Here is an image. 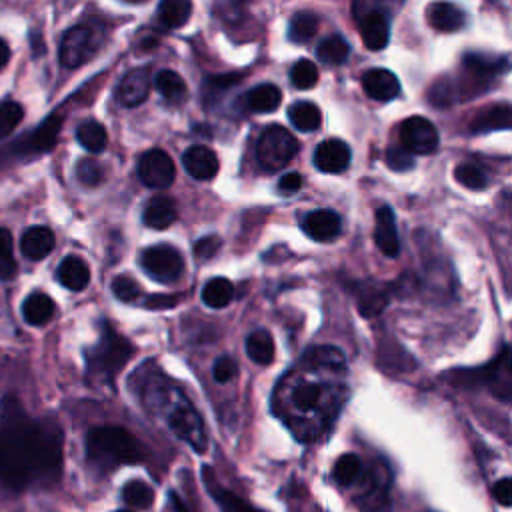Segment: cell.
Listing matches in <instances>:
<instances>
[{
	"mask_svg": "<svg viewBox=\"0 0 512 512\" xmlns=\"http://www.w3.org/2000/svg\"><path fill=\"white\" fill-rule=\"evenodd\" d=\"M454 178L458 184H462L470 190H482L488 186L486 172L476 164H458L454 170Z\"/></svg>",
	"mask_w": 512,
	"mask_h": 512,
	"instance_id": "obj_41",
	"label": "cell"
},
{
	"mask_svg": "<svg viewBox=\"0 0 512 512\" xmlns=\"http://www.w3.org/2000/svg\"><path fill=\"white\" fill-rule=\"evenodd\" d=\"M10 60V46L0 38V70L8 64Z\"/></svg>",
	"mask_w": 512,
	"mask_h": 512,
	"instance_id": "obj_55",
	"label": "cell"
},
{
	"mask_svg": "<svg viewBox=\"0 0 512 512\" xmlns=\"http://www.w3.org/2000/svg\"><path fill=\"white\" fill-rule=\"evenodd\" d=\"M192 14V0H160L158 20L166 28H180Z\"/></svg>",
	"mask_w": 512,
	"mask_h": 512,
	"instance_id": "obj_35",
	"label": "cell"
},
{
	"mask_svg": "<svg viewBox=\"0 0 512 512\" xmlns=\"http://www.w3.org/2000/svg\"><path fill=\"white\" fill-rule=\"evenodd\" d=\"M334 480L340 486H352L362 478V460L356 454H342L332 470Z\"/></svg>",
	"mask_w": 512,
	"mask_h": 512,
	"instance_id": "obj_38",
	"label": "cell"
},
{
	"mask_svg": "<svg viewBox=\"0 0 512 512\" xmlns=\"http://www.w3.org/2000/svg\"><path fill=\"white\" fill-rule=\"evenodd\" d=\"M138 176L144 186L164 190L174 182V162L164 150H148L138 162Z\"/></svg>",
	"mask_w": 512,
	"mask_h": 512,
	"instance_id": "obj_12",
	"label": "cell"
},
{
	"mask_svg": "<svg viewBox=\"0 0 512 512\" xmlns=\"http://www.w3.org/2000/svg\"><path fill=\"white\" fill-rule=\"evenodd\" d=\"M76 178L84 186H98L102 182V178H104V170H102V166L94 158H82L76 164Z\"/></svg>",
	"mask_w": 512,
	"mask_h": 512,
	"instance_id": "obj_47",
	"label": "cell"
},
{
	"mask_svg": "<svg viewBox=\"0 0 512 512\" xmlns=\"http://www.w3.org/2000/svg\"><path fill=\"white\" fill-rule=\"evenodd\" d=\"M182 164L194 180H212L218 172V158L206 146H190L182 156Z\"/></svg>",
	"mask_w": 512,
	"mask_h": 512,
	"instance_id": "obj_21",
	"label": "cell"
},
{
	"mask_svg": "<svg viewBox=\"0 0 512 512\" xmlns=\"http://www.w3.org/2000/svg\"><path fill=\"white\" fill-rule=\"evenodd\" d=\"M112 292L114 296L120 300V302H128V304H134L140 300L142 296V288L140 284L132 278V276H126V274H120L112 280Z\"/></svg>",
	"mask_w": 512,
	"mask_h": 512,
	"instance_id": "obj_45",
	"label": "cell"
},
{
	"mask_svg": "<svg viewBox=\"0 0 512 512\" xmlns=\"http://www.w3.org/2000/svg\"><path fill=\"white\" fill-rule=\"evenodd\" d=\"M122 500L134 508H150L154 502V490L142 480H130L122 488Z\"/></svg>",
	"mask_w": 512,
	"mask_h": 512,
	"instance_id": "obj_40",
	"label": "cell"
},
{
	"mask_svg": "<svg viewBox=\"0 0 512 512\" xmlns=\"http://www.w3.org/2000/svg\"><path fill=\"white\" fill-rule=\"evenodd\" d=\"M288 118L292 122L294 128H298L300 132H314L320 122H322V114H320V108L312 102H294L290 108H288Z\"/></svg>",
	"mask_w": 512,
	"mask_h": 512,
	"instance_id": "obj_33",
	"label": "cell"
},
{
	"mask_svg": "<svg viewBox=\"0 0 512 512\" xmlns=\"http://www.w3.org/2000/svg\"><path fill=\"white\" fill-rule=\"evenodd\" d=\"M220 248H222V238L216 234H208V236H202L200 240H196L194 256L198 262H204V260L214 258L220 252Z\"/></svg>",
	"mask_w": 512,
	"mask_h": 512,
	"instance_id": "obj_49",
	"label": "cell"
},
{
	"mask_svg": "<svg viewBox=\"0 0 512 512\" xmlns=\"http://www.w3.org/2000/svg\"><path fill=\"white\" fill-rule=\"evenodd\" d=\"M302 232L316 242H330L338 238L342 220L334 210H312L300 222Z\"/></svg>",
	"mask_w": 512,
	"mask_h": 512,
	"instance_id": "obj_16",
	"label": "cell"
},
{
	"mask_svg": "<svg viewBox=\"0 0 512 512\" xmlns=\"http://www.w3.org/2000/svg\"><path fill=\"white\" fill-rule=\"evenodd\" d=\"M350 54V44L344 36L340 34H330L326 38L320 40L318 48H316V56L322 64H328V66H336V64H342Z\"/></svg>",
	"mask_w": 512,
	"mask_h": 512,
	"instance_id": "obj_32",
	"label": "cell"
},
{
	"mask_svg": "<svg viewBox=\"0 0 512 512\" xmlns=\"http://www.w3.org/2000/svg\"><path fill=\"white\" fill-rule=\"evenodd\" d=\"M56 276L64 288H68L72 292H80L90 282V268L80 256H66L60 262Z\"/></svg>",
	"mask_w": 512,
	"mask_h": 512,
	"instance_id": "obj_27",
	"label": "cell"
},
{
	"mask_svg": "<svg viewBox=\"0 0 512 512\" xmlns=\"http://www.w3.org/2000/svg\"><path fill=\"white\" fill-rule=\"evenodd\" d=\"M178 296L176 294H152L144 300V306L150 310H164V308H172L178 304Z\"/></svg>",
	"mask_w": 512,
	"mask_h": 512,
	"instance_id": "obj_52",
	"label": "cell"
},
{
	"mask_svg": "<svg viewBox=\"0 0 512 512\" xmlns=\"http://www.w3.org/2000/svg\"><path fill=\"white\" fill-rule=\"evenodd\" d=\"M100 44V34L88 24L70 28L60 42V62L66 68H78L94 56Z\"/></svg>",
	"mask_w": 512,
	"mask_h": 512,
	"instance_id": "obj_10",
	"label": "cell"
},
{
	"mask_svg": "<svg viewBox=\"0 0 512 512\" xmlns=\"http://www.w3.org/2000/svg\"><path fill=\"white\" fill-rule=\"evenodd\" d=\"M318 30V16L312 12H298L292 16L288 24V38L294 44L308 42Z\"/></svg>",
	"mask_w": 512,
	"mask_h": 512,
	"instance_id": "obj_39",
	"label": "cell"
},
{
	"mask_svg": "<svg viewBox=\"0 0 512 512\" xmlns=\"http://www.w3.org/2000/svg\"><path fill=\"white\" fill-rule=\"evenodd\" d=\"M374 242H376L378 250L388 258H396L400 254V238H398L396 218H394V212L390 206H380L376 210Z\"/></svg>",
	"mask_w": 512,
	"mask_h": 512,
	"instance_id": "obj_17",
	"label": "cell"
},
{
	"mask_svg": "<svg viewBox=\"0 0 512 512\" xmlns=\"http://www.w3.org/2000/svg\"><path fill=\"white\" fill-rule=\"evenodd\" d=\"M344 400L346 386L284 374L276 388L274 408L300 442H310L322 438L324 430H330Z\"/></svg>",
	"mask_w": 512,
	"mask_h": 512,
	"instance_id": "obj_2",
	"label": "cell"
},
{
	"mask_svg": "<svg viewBox=\"0 0 512 512\" xmlns=\"http://www.w3.org/2000/svg\"><path fill=\"white\" fill-rule=\"evenodd\" d=\"M450 382L460 386H478L486 384L500 400L508 402L512 392V374H510V350L508 346L502 348L500 356H496L488 366L474 368V370H456L446 374Z\"/></svg>",
	"mask_w": 512,
	"mask_h": 512,
	"instance_id": "obj_6",
	"label": "cell"
},
{
	"mask_svg": "<svg viewBox=\"0 0 512 512\" xmlns=\"http://www.w3.org/2000/svg\"><path fill=\"white\" fill-rule=\"evenodd\" d=\"M166 392H168V398L162 400L160 406L166 408L164 416H166L168 428L192 450H196L198 454H204L208 450V436H206L200 414L178 388L170 386V390Z\"/></svg>",
	"mask_w": 512,
	"mask_h": 512,
	"instance_id": "obj_5",
	"label": "cell"
},
{
	"mask_svg": "<svg viewBox=\"0 0 512 512\" xmlns=\"http://www.w3.org/2000/svg\"><path fill=\"white\" fill-rule=\"evenodd\" d=\"M24 118L22 104L14 100H2L0 102V138H6Z\"/></svg>",
	"mask_w": 512,
	"mask_h": 512,
	"instance_id": "obj_43",
	"label": "cell"
},
{
	"mask_svg": "<svg viewBox=\"0 0 512 512\" xmlns=\"http://www.w3.org/2000/svg\"><path fill=\"white\" fill-rule=\"evenodd\" d=\"M150 90V74L146 68H134L128 74L122 76L118 88H116V98L122 106H138L148 98Z\"/></svg>",
	"mask_w": 512,
	"mask_h": 512,
	"instance_id": "obj_18",
	"label": "cell"
},
{
	"mask_svg": "<svg viewBox=\"0 0 512 512\" xmlns=\"http://www.w3.org/2000/svg\"><path fill=\"white\" fill-rule=\"evenodd\" d=\"M168 502H170V506H172L174 512H190L188 506L184 504V500H182L176 492H168Z\"/></svg>",
	"mask_w": 512,
	"mask_h": 512,
	"instance_id": "obj_54",
	"label": "cell"
},
{
	"mask_svg": "<svg viewBox=\"0 0 512 512\" xmlns=\"http://www.w3.org/2000/svg\"><path fill=\"white\" fill-rule=\"evenodd\" d=\"M16 274L12 234L8 228H0V278L10 280Z\"/></svg>",
	"mask_w": 512,
	"mask_h": 512,
	"instance_id": "obj_42",
	"label": "cell"
},
{
	"mask_svg": "<svg viewBox=\"0 0 512 512\" xmlns=\"http://www.w3.org/2000/svg\"><path fill=\"white\" fill-rule=\"evenodd\" d=\"M144 450L136 436L122 426H96L86 434V460L96 472H110L124 464H138Z\"/></svg>",
	"mask_w": 512,
	"mask_h": 512,
	"instance_id": "obj_3",
	"label": "cell"
},
{
	"mask_svg": "<svg viewBox=\"0 0 512 512\" xmlns=\"http://www.w3.org/2000/svg\"><path fill=\"white\" fill-rule=\"evenodd\" d=\"M246 354L256 364H270L274 358V340L268 330H254L246 338Z\"/></svg>",
	"mask_w": 512,
	"mask_h": 512,
	"instance_id": "obj_36",
	"label": "cell"
},
{
	"mask_svg": "<svg viewBox=\"0 0 512 512\" xmlns=\"http://www.w3.org/2000/svg\"><path fill=\"white\" fill-rule=\"evenodd\" d=\"M62 472V430L54 420L32 418L14 398L0 406V482L10 490L44 488Z\"/></svg>",
	"mask_w": 512,
	"mask_h": 512,
	"instance_id": "obj_1",
	"label": "cell"
},
{
	"mask_svg": "<svg viewBox=\"0 0 512 512\" xmlns=\"http://www.w3.org/2000/svg\"><path fill=\"white\" fill-rule=\"evenodd\" d=\"M302 186V176L298 172H288L278 180V192L280 194H294Z\"/></svg>",
	"mask_w": 512,
	"mask_h": 512,
	"instance_id": "obj_53",
	"label": "cell"
},
{
	"mask_svg": "<svg viewBox=\"0 0 512 512\" xmlns=\"http://www.w3.org/2000/svg\"><path fill=\"white\" fill-rule=\"evenodd\" d=\"M390 298V286L378 282H364L356 286V304L362 316L370 318L380 314Z\"/></svg>",
	"mask_w": 512,
	"mask_h": 512,
	"instance_id": "obj_23",
	"label": "cell"
},
{
	"mask_svg": "<svg viewBox=\"0 0 512 512\" xmlns=\"http://www.w3.org/2000/svg\"><path fill=\"white\" fill-rule=\"evenodd\" d=\"M76 138L82 144V148H86L88 152H94V154L102 152L108 142L104 126L96 120H84L76 130Z\"/></svg>",
	"mask_w": 512,
	"mask_h": 512,
	"instance_id": "obj_37",
	"label": "cell"
},
{
	"mask_svg": "<svg viewBox=\"0 0 512 512\" xmlns=\"http://www.w3.org/2000/svg\"><path fill=\"white\" fill-rule=\"evenodd\" d=\"M296 152L298 140L284 126L278 124L266 126L256 144L258 164L268 172L284 168L296 156Z\"/></svg>",
	"mask_w": 512,
	"mask_h": 512,
	"instance_id": "obj_7",
	"label": "cell"
},
{
	"mask_svg": "<svg viewBox=\"0 0 512 512\" xmlns=\"http://www.w3.org/2000/svg\"><path fill=\"white\" fill-rule=\"evenodd\" d=\"M290 80L296 88L308 90L318 82V68L310 60H298L290 70Z\"/></svg>",
	"mask_w": 512,
	"mask_h": 512,
	"instance_id": "obj_44",
	"label": "cell"
},
{
	"mask_svg": "<svg viewBox=\"0 0 512 512\" xmlns=\"http://www.w3.org/2000/svg\"><path fill=\"white\" fill-rule=\"evenodd\" d=\"M132 354V342L120 336L108 322H100V336L96 344L84 352L86 380L92 386H110Z\"/></svg>",
	"mask_w": 512,
	"mask_h": 512,
	"instance_id": "obj_4",
	"label": "cell"
},
{
	"mask_svg": "<svg viewBox=\"0 0 512 512\" xmlns=\"http://www.w3.org/2000/svg\"><path fill=\"white\" fill-rule=\"evenodd\" d=\"M362 88L364 92L378 102H388L394 100L400 92V82L398 78L386 70V68H372L364 72L362 76Z\"/></svg>",
	"mask_w": 512,
	"mask_h": 512,
	"instance_id": "obj_19",
	"label": "cell"
},
{
	"mask_svg": "<svg viewBox=\"0 0 512 512\" xmlns=\"http://www.w3.org/2000/svg\"><path fill=\"white\" fill-rule=\"evenodd\" d=\"M54 248V234L46 226H30L20 238V250L30 260L46 258Z\"/></svg>",
	"mask_w": 512,
	"mask_h": 512,
	"instance_id": "obj_26",
	"label": "cell"
},
{
	"mask_svg": "<svg viewBox=\"0 0 512 512\" xmlns=\"http://www.w3.org/2000/svg\"><path fill=\"white\" fill-rule=\"evenodd\" d=\"M202 480H204V484H206L208 494H210V496L214 498V502L218 504L220 512H262V510L250 506V504H248L244 498H240L238 494H234V492H230L228 488L220 486L218 480H216L214 474H212V468L202 466Z\"/></svg>",
	"mask_w": 512,
	"mask_h": 512,
	"instance_id": "obj_20",
	"label": "cell"
},
{
	"mask_svg": "<svg viewBox=\"0 0 512 512\" xmlns=\"http://www.w3.org/2000/svg\"><path fill=\"white\" fill-rule=\"evenodd\" d=\"M356 18L364 46H368L370 50H382L390 38V22L386 12L372 8L356 12Z\"/></svg>",
	"mask_w": 512,
	"mask_h": 512,
	"instance_id": "obj_14",
	"label": "cell"
},
{
	"mask_svg": "<svg viewBox=\"0 0 512 512\" xmlns=\"http://www.w3.org/2000/svg\"><path fill=\"white\" fill-rule=\"evenodd\" d=\"M280 100H282V94H280L278 86H274V84H260L246 94L248 110L258 112V114L276 110L280 106Z\"/></svg>",
	"mask_w": 512,
	"mask_h": 512,
	"instance_id": "obj_30",
	"label": "cell"
},
{
	"mask_svg": "<svg viewBox=\"0 0 512 512\" xmlns=\"http://www.w3.org/2000/svg\"><path fill=\"white\" fill-rule=\"evenodd\" d=\"M428 24L440 32H454L464 24V12L446 0H436L426 8Z\"/></svg>",
	"mask_w": 512,
	"mask_h": 512,
	"instance_id": "obj_24",
	"label": "cell"
},
{
	"mask_svg": "<svg viewBox=\"0 0 512 512\" xmlns=\"http://www.w3.org/2000/svg\"><path fill=\"white\" fill-rule=\"evenodd\" d=\"M178 216V210H176V202L168 196H154L148 200V204L144 206V214H142V220L148 228H154V230H164L168 226L174 224Z\"/></svg>",
	"mask_w": 512,
	"mask_h": 512,
	"instance_id": "obj_25",
	"label": "cell"
},
{
	"mask_svg": "<svg viewBox=\"0 0 512 512\" xmlns=\"http://www.w3.org/2000/svg\"><path fill=\"white\" fill-rule=\"evenodd\" d=\"M386 164L396 172H406L414 166V154L406 150L402 144H392L386 150Z\"/></svg>",
	"mask_w": 512,
	"mask_h": 512,
	"instance_id": "obj_48",
	"label": "cell"
},
{
	"mask_svg": "<svg viewBox=\"0 0 512 512\" xmlns=\"http://www.w3.org/2000/svg\"><path fill=\"white\" fill-rule=\"evenodd\" d=\"M54 300L44 292H32L22 302V318L30 326H44L54 318Z\"/></svg>",
	"mask_w": 512,
	"mask_h": 512,
	"instance_id": "obj_28",
	"label": "cell"
},
{
	"mask_svg": "<svg viewBox=\"0 0 512 512\" xmlns=\"http://www.w3.org/2000/svg\"><path fill=\"white\" fill-rule=\"evenodd\" d=\"M242 78V74H220V76H210L204 80L202 84V94L208 102H212L214 98H218L222 92H226L228 88H232L234 84H238Z\"/></svg>",
	"mask_w": 512,
	"mask_h": 512,
	"instance_id": "obj_46",
	"label": "cell"
},
{
	"mask_svg": "<svg viewBox=\"0 0 512 512\" xmlns=\"http://www.w3.org/2000/svg\"><path fill=\"white\" fill-rule=\"evenodd\" d=\"M126 2H134L136 4V2H142V0H126Z\"/></svg>",
	"mask_w": 512,
	"mask_h": 512,
	"instance_id": "obj_56",
	"label": "cell"
},
{
	"mask_svg": "<svg viewBox=\"0 0 512 512\" xmlns=\"http://www.w3.org/2000/svg\"><path fill=\"white\" fill-rule=\"evenodd\" d=\"M60 128H62V116L60 114H50L48 118H44L34 128L32 134H28L26 138H22L14 144V152H18L20 156L50 152L58 142Z\"/></svg>",
	"mask_w": 512,
	"mask_h": 512,
	"instance_id": "obj_13",
	"label": "cell"
},
{
	"mask_svg": "<svg viewBox=\"0 0 512 512\" xmlns=\"http://www.w3.org/2000/svg\"><path fill=\"white\" fill-rule=\"evenodd\" d=\"M350 148L346 142L336 140V138H328L324 142H320L314 150V166L320 172L326 174H338L344 172L350 164Z\"/></svg>",
	"mask_w": 512,
	"mask_h": 512,
	"instance_id": "obj_15",
	"label": "cell"
},
{
	"mask_svg": "<svg viewBox=\"0 0 512 512\" xmlns=\"http://www.w3.org/2000/svg\"><path fill=\"white\" fill-rule=\"evenodd\" d=\"M154 86L156 90L160 92V96L168 102V104H180L186 100V94H188V88L182 80L180 74L172 72V70H162L156 74V80H154Z\"/></svg>",
	"mask_w": 512,
	"mask_h": 512,
	"instance_id": "obj_31",
	"label": "cell"
},
{
	"mask_svg": "<svg viewBox=\"0 0 512 512\" xmlns=\"http://www.w3.org/2000/svg\"><path fill=\"white\" fill-rule=\"evenodd\" d=\"M472 132H492V130H506L510 128V106L508 104H496L488 108L486 112L478 114L472 122Z\"/></svg>",
	"mask_w": 512,
	"mask_h": 512,
	"instance_id": "obj_34",
	"label": "cell"
},
{
	"mask_svg": "<svg viewBox=\"0 0 512 512\" xmlns=\"http://www.w3.org/2000/svg\"><path fill=\"white\" fill-rule=\"evenodd\" d=\"M142 270L160 284H172L182 276L184 258L170 244H154L140 254Z\"/></svg>",
	"mask_w": 512,
	"mask_h": 512,
	"instance_id": "obj_9",
	"label": "cell"
},
{
	"mask_svg": "<svg viewBox=\"0 0 512 512\" xmlns=\"http://www.w3.org/2000/svg\"><path fill=\"white\" fill-rule=\"evenodd\" d=\"M492 496L498 504L502 506H510L512 504V482L510 478H500L494 486H492Z\"/></svg>",
	"mask_w": 512,
	"mask_h": 512,
	"instance_id": "obj_51",
	"label": "cell"
},
{
	"mask_svg": "<svg viewBox=\"0 0 512 512\" xmlns=\"http://www.w3.org/2000/svg\"><path fill=\"white\" fill-rule=\"evenodd\" d=\"M462 68L466 70L470 82H474L478 88L482 82L490 80L500 70H506V58H494V56L472 52L462 58Z\"/></svg>",
	"mask_w": 512,
	"mask_h": 512,
	"instance_id": "obj_22",
	"label": "cell"
},
{
	"mask_svg": "<svg viewBox=\"0 0 512 512\" xmlns=\"http://www.w3.org/2000/svg\"><path fill=\"white\" fill-rule=\"evenodd\" d=\"M212 374H214V380L220 384L230 382L238 374V364L230 356H220L212 366Z\"/></svg>",
	"mask_w": 512,
	"mask_h": 512,
	"instance_id": "obj_50",
	"label": "cell"
},
{
	"mask_svg": "<svg viewBox=\"0 0 512 512\" xmlns=\"http://www.w3.org/2000/svg\"><path fill=\"white\" fill-rule=\"evenodd\" d=\"M116 512H130V510H116Z\"/></svg>",
	"mask_w": 512,
	"mask_h": 512,
	"instance_id": "obj_57",
	"label": "cell"
},
{
	"mask_svg": "<svg viewBox=\"0 0 512 512\" xmlns=\"http://www.w3.org/2000/svg\"><path fill=\"white\" fill-rule=\"evenodd\" d=\"M400 142L412 154H430L438 148V130L430 120L410 116L400 124Z\"/></svg>",
	"mask_w": 512,
	"mask_h": 512,
	"instance_id": "obj_11",
	"label": "cell"
},
{
	"mask_svg": "<svg viewBox=\"0 0 512 512\" xmlns=\"http://www.w3.org/2000/svg\"><path fill=\"white\" fill-rule=\"evenodd\" d=\"M390 468L386 462H374L368 478L362 482L354 502L360 512H390Z\"/></svg>",
	"mask_w": 512,
	"mask_h": 512,
	"instance_id": "obj_8",
	"label": "cell"
},
{
	"mask_svg": "<svg viewBox=\"0 0 512 512\" xmlns=\"http://www.w3.org/2000/svg\"><path fill=\"white\" fill-rule=\"evenodd\" d=\"M232 298H234V284L224 276H214L202 288V302L208 308L220 310V308L228 306L232 302Z\"/></svg>",
	"mask_w": 512,
	"mask_h": 512,
	"instance_id": "obj_29",
	"label": "cell"
}]
</instances>
